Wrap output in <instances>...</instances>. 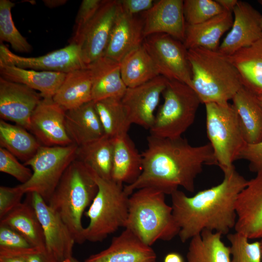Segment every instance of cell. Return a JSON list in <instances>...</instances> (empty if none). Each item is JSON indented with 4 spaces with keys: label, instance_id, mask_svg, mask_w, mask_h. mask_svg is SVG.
<instances>
[{
    "label": "cell",
    "instance_id": "obj_1",
    "mask_svg": "<svg viewBox=\"0 0 262 262\" xmlns=\"http://www.w3.org/2000/svg\"><path fill=\"white\" fill-rule=\"evenodd\" d=\"M147 147L142 153L143 168L138 179L124 185L130 196L144 187L157 189L171 195L182 187L193 193L195 180L204 165H217L210 143L193 146L183 138H168L149 135Z\"/></svg>",
    "mask_w": 262,
    "mask_h": 262
},
{
    "label": "cell",
    "instance_id": "obj_2",
    "mask_svg": "<svg viewBox=\"0 0 262 262\" xmlns=\"http://www.w3.org/2000/svg\"><path fill=\"white\" fill-rule=\"evenodd\" d=\"M222 171L223 180L216 186L199 191L192 196L179 190L171 195L172 213L180 229L178 235L182 243L204 229L225 235L234 228L237 199L248 180L234 165Z\"/></svg>",
    "mask_w": 262,
    "mask_h": 262
},
{
    "label": "cell",
    "instance_id": "obj_3",
    "mask_svg": "<svg viewBox=\"0 0 262 262\" xmlns=\"http://www.w3.org/2000/svg\"><path fill=\"white\" fill-rule=\"evenodd\" d=\"M192 88L201 103H229L243 87L239 74L227 56L197 48L188 49Z\"/></svg>",
    "mask_w": 262,
    "mask_h": 262
},
{
    "label": "cell",
    "instance_id": "obj_4",
    "mask_svg": "<svg viewBox=\"0 0 262 262\" xmlns=\"http://www.w3.org/2000/svg\"><path fill=\"white\" fill-rule=\"evenodd\" d=\"M98 191L91 169L74 160L67 168L48 202L70 231L75 243L85 241L82 218Z\"/></svg>",
    "mask_w": 262,
    "mask_h": 262
},
{
    "label": "cell",
    "instance_id": "obj_5",
    "mask_svg": "<svg viewBox=\"0 0 262 262\" xmlns=\"http://www.w3.org/2000/svg\"><path fill=\"white\" fill-rule=\"evenodd\" d=\"M165 196L154 188L144 187L135 190L129 197L124 228L149 246L158 240H172L180 230Z\"/></svg>",
    "mask_w": 262,
    "mask_h": 262
},
{
    "label": "cell",
    "instance_id": "obj_6",
    "mask_svg": "<svg viewBox=\"0 0 262 262\" xmlns=\"http://www.w3.org/2000/svg\"><path fill=\"white\" fill-rule=\"evenodd\" d=\"M92 172L98 191L84 213L89 223L84 228V236L85 241L98 242L103 241L120 228L125 227L130 196L125 192L124 185L101 178Z\"/></svg>",
    "mask_w": 262,
    "mask_h": 262
},
{
    "label": "cell",
    "instance_id": "obj_7",
    "mask_svg": "<svg viewBox=\"0 0 262 262\" xmlns=\"http://www.w3.org/2000/svg\"><path fill=\"white\" fill-rule=\"evenodd\" d=\"M162 95L164 101L155 115L150 135L181 137L193 124L201 101L193 88L177 80H168Z\"/></svg>",
    "mask_w": 262,
    "mask_h": 262
},
{
    "label": "cell",
    "instance_id": "obj_8",
    "mask_svg": "<svg viewBox=\"0 0 262 262\" xmlns=\"http://www.w3.org/2000/svg\"><path fill=\"white\" fill-rule=\"evenodd\" d=\"M208 139L218 166L222 170L233 166L246 144L238 116L232 104H205Z\"/></svg>",
    "mask_w": 262,
    "mask_h": 262
},
{
    "label": "cell",
    "instance_id": "obj_9",
    "mask_svg": "<svg viewBox=\"0 0 262 262\" xmlns=\"http://www.w3.org/2000/svg\"><path fill=\"white\" fill-rule=\"evenodd\" d=\"M78 147L74 144L65 146L41 145L36 153L23 163L30 166L31 178L19 184L25 194L36 193L48 203L64 172L76 158Z\"/></svg>",
    "mask_w": 262,
    "mask_h": 262
},
{
    "label": "cell",
    "instance_id": "obj_10",
    "mask_svg": "<svg viewBox=\"0 0 262 262\" xmlns=\"http://www.w3.org/2000/svg\"><path fill=\"white\" fill-rule=\"evenodd\" d=\"M143 45L157 66L160 75L177 80L192 88V72L188 49L183 42L165 33L145 38Z\"/></svg>",
    "mask_w": 262,
    "mask_h": 262
},
{
    "label": "cell",
    "instance_id": "obj_11",
    "mask_svg": "<svg viewBox=\"0 0 262 262\" xmlns=\"http://www.w3.org/2000/svg\"><path fill=\"white\" fill-rule=\"evenodd\" d=\"M118 8V0H104L94 16L69 41L80 47L86 66L104 55Z\"/></svg>",
    "mask_w": 262,
    "mask_h": 262
},
{
    "label": "cell",
    "instance_id": "obj_12",
    "mask_svg": "<svg viewBox=\"0 0 262 262\" xmlns=\"http://www.w3.org/2000/svg\"><path fill=\"white\" fill-rule=\"evenodd\" d=\"M0 64L35 70L67 73L85 68L80 47L69 43L67 46L37 57H23L12 52L5 45H0Z\"/></svg>",
    "mask_w": 262,
    "mask_h": 262
},
{
    "label": "cell",
    "instance_id": "obj_13",
    "mask_svg": "<svg viewBox=\"0 0 262 262\" xmlns=\"http://www.w3.org/2000/svg\"><path fill=\"white\" fill-rule=\"evenodd\" d=\"M41 225L46 249L58 262L72 257L75 240L60 217L37 193H28Z\"/></svg>",
    "mask_w": 262,
    "mask_h": 262
},
{
    "label": "cell",
    "instance_id": "obj_14",
    "mask_svg": "<svg viewBox=\"0 0 262 262\" xmlns=\"http://www.w3.org/2000/svg\"><path fill=\"white\" fill-rule=\"evenodd\" d=\"M168 81L160 75L140 85L127 88L121 102L131 124L148 130L152 127L154 112Z\"/></svg>",
    "mask_w": 262,
    "mask_h": 262
},
{
    "label": "cell",
    "instance_id": "obj_15",
    "mask_svg": "<svg viewBox=\"0 0 262 262\" xmlns=\"http://www.w3.org/2000/svg\"><path fill=\"white\" fill-rule=\"evenodd\" d=\"M42 96L23 84L0 77V117L30 130L32 115Z\"/></svg>",
    "mask_w": 262,
    "mask_h": 262
},
{
    "label": "cell",
    "instance_id": "obj_16",
    "mask_svg": "<svg viewBox=\"0 0 262 262\" xmlns=\"http://www.w3.org/2000/svg\"><path fill=\"white\" fill-rule=\"evenodd\" d=\"M66 111L52 98H44L34 109L29 131L42 146H65L73 144L65 125Z\"/></svg>",
    "mask_w": 262,
    "mask_h": 262
},
{
    "label": "cell",
    "instance_id": "obj_17",
    "mask_svg": "<svg viewBox=\"0 0 262 262\" xmlns=\"http://www.w3.org/2000/svg\"><path fill=\"white\" fill-rule=\"evenodd\" d=\"M232 14L233 21L231 30L217 50L227 56L250 46L262 34V15L249 3L238 0Z\"/></svg>",
    "mask_w": 262,
    "mask_h": 262
},
{
    "label": "cell",
    "instance_id": "obj_18",
    "mask_svg": "<svg viewBox=\"0 0 262 262\" xmlns=\"http://www.w3.org/2000/svg\"><path fill=\"white\" fill-rule=\"evenodd\" d=\"M234 229L249 239L262 238V171L248 181L236 203Z\"/></svg>",
    "mask_w": 262,
    "mask_h": 262
},
{
    "label": "cell",
    "instance_id": "obj_19",
    "mask_svg": "<svg viewBox=\"0 0 262 262\" xmlns=\"http://www.w3.org/2000/svg\"><path fill=\"white\" fill-rule=\"evenodd\" d=\"M183 4L182 0H160L142 13L145 38L165 33L183 42L186 28Z\"/></svg>",
    "mask_w": 262,
    "mask_h": 262
},
{
    "label": "cell",
    "instance_id": "obj_20",
    "mask_svg": "<svg viewBox=\"0 0 262 262\" xmlns=\"http://www.w3.org/2000/svg\"><path fill=\"white\" fill-rule=\"evenodd\" d=\"M144 39L142 18L126 13L119 5L104 55L120 63L130 52L142 45Z\"/></svg>",
    "mask_w": 262,
    "mask_h": 262
},
{
    "label": "cell",
    "instance_id": "obj_21",
    "mask_svg": "<svg viewBox=\"0 0 262 262\" xmlns=\"http://www.w3.org/2000/svg\"><path fill=\"white\" fill-rule=\"evenodd\" d=\"M156 258L151 246L125 228L113 238L107 248L91 255L84 262H156Z\"/></svg>",
    "mask_w": 262,
    "mask_h": 262
},
{
    "label": "cell",
    "instance_id": "obj_22",
    "mask_svg": "<svg viewBox=\"0 0 262 262\" xmlns=\"http://www.w3.org/2000/svg\"><path fill=\"white\" fill-rule=\"evenodd\" d=\"M92 81V100L121 99L127 87L121 75L119 62L104 55L87 66Z\"/></svg>",
    "mask_w": 262,
    "mask_h": 262
},
{
    "label": "cell",
    "instance_id": "obj_23",
    "mask_svg": "<svg viewBox=\"0 0 262 262\" xmlns=\"http://www.w3.org/2000/svg\"><path fill=\"white\" fill-rule=\"evenodd\" d=\"M65 125L68 136L78 147L98 140L104 135L93 101L66 111Z\"/></svg>",
    "mask_w": 262,
    "mask_h": 262
},
{
    "label": "cell",
    "instance_id": "obj_24",
    "mask_svg": "<svg viewBox=\"0 0 262 262\" xmlns=\"http://www.w3.org/2000/svg\"><path fill=\"white\" fill-rule=\"evenodd\" d=\"M233 21L232 13L224 11L197 24L186 23L183 43L187 49L201 48L217 51L221 37L231 28Z\"/></svg>",
    "mask_w": 262,
    "mask_h": 262
},
{
    "label": "cell",
    "instance_id": "obj_25",
    "mask_svg": "<svg viewBox=\"0 0 262 262\" xmlns=\"http://www.w3.org/2000/svg\"><path fill=\"white\" fill-rule=\"evenodd\" d=\"M111 180L123 185L134 183L140 176L143 158L128 134L114 138Z\"/></svg>",
    "mask_w": 262,
    "mask_h": 262
},
{
    "label": "cell",
    "instance_id": "obj_26",
    "mask_svg": "<svg viewBox=\"0 0 262 262\" xmlns=\"http://www.w3.org/2000/svg\"><path fill=\"white\" fill-rule=\"evenodd\" d=\"M237 69L243 86L262 96V34L250 46L228 56Z\"/></svg>",
    "mask_w": 262,
    "mask_h": 262
},
{
    "label": "cell",
    "instance_id": "obj_27",
    "mask_svg": "<svg viewBox=\"0 0 262 262\" xmlns=\"http://www.w3.org/2000/svg\"><path fill=\"white\" fill-rule=\"evenodd\" d=\"M0 77L9 81L25 85L38 92L44 98H52L66 73L38 71L0 64Z\"/></svg>",
    "mask_w": 262,
    "mask_h": 262
},
{
    "label": "cell",
    "instance_id": "obj_28",
    "mask_svg": "<svg viewBox=\"0 0 262 262\" xmlns=\"http://www.w3.org/2000/svg\"><path fill=\"white\" fill-rule=\"evenodd\" d=\"M52 99L65 111L92 101L91 77L87 68L66 73Z\"/></svg>",
    "mask_w": 262,
    "mask_h": 262
},
{
    "label": "cell",
    "instance_id": "obj_29",
    "mask_svg": "<svg viewBox=\"0 0 262 262\" xmlns=\"http://www.w3.org/2000/svg\"><path fill=\"white\" fill-rule=\"evenodd\" d=\"M245 141L257 143L262 140V107L255 95L244 87L232 99Z\"/></svg>",
    "mask_w": 262,
    "mask_h": 262
},
{
    "label": "cell",
    "instance_id": "obj_30",
    "mask_svg": "<svg viewBox=\"0 0 262 262\" xmlns=\"http://www.w3.org/2000/svg\"><path fill=\"white\" fill-rule=\"evenodd\" d=\"M0 223L14 229L34 247L46 249L43 229L30 197L0 219Z\"/></svg>",
    "mask_w": 262,
    "mask_h": 262
},
{
    "label": "cell",
    "instance_id": "obj_31",
    "mask_svg": "<svg viewBox=\"0 0 262 262\" xmlns=\"http://www.w3.org/2000/svg\"><path fill=\"white\" fill-rule=\"evenodd\" d=\"M222 234L207 229L190 239L187 262H231L230 246L221 240Z\"/></svg>",
    "mask_w": 262,
    "mask_h": 262
},
{
    "label": "cell",
    "instance_id": "obj_32",
    "mask_svg": "<svg viewBox=\"0 0 262 262\" xmlns=\"http://www.w3.org/2000/svg\"><path fill=\"white\" fill-rule=\"evenodd\" d=\"M120 64L121 77L127 88L140 85L160 75L143 44L127 54Z\"/></svg>",
    "mask_w": 262,
    "mask_h": 262
},
{
    "label": "cell",
    "instance_id": "obj_33",
    "mask_svg": "<svg viewBox=\"0 0 262 262\" xmlns=\"http://www.w3.org/2000/svg\"><path fill=\"white\" fill-rule=\"evenodd\" d=\"M114 138L104 135L99 139L78 147L76 159L97 175L111 180L114 152Z\"/></svg>",
    "mask_w": 262,
    "mask_h": 262
},
{
    "label": "cell",
    "instance_id": "obj_34",
    "mask_svg": "<svg viewBox=\"0 0 262 262\" xmlns=\"http://www.w3.org/2000/svg\"><path fill=\"white\" fill-rule=\"evenodd\" d=\"M41 144L27 130L0 120V147L24 163L31 159Z\"/></svg>",
    "mask_w": 262,
    "mask_h": 262
},
{
    "label": "cell",
    "instance_id": "obj_35",
    "mask_svg": "<svg viewBox=\"0 0 262 262\" xmlns=\"http://www.w3.org/2000/svg\"><path fill=\"white\" fill-rule=\"evenodd\" d=\"M104 134L111 138L128 134L131 125L121 99L110 98L94 102Z\"/></svg>",
    "mask_w": 262,
    "mask_h": 262
},
{
    "label": "cell",
    "instance_id": "obj_36",
    "mask_svg": "<svg viewBox=\"0 0 262 262\" xmlns=\"http://www.w3.org/2000/svg\"><path fill=\"white\" fill-rule=\"evenodd\" d=\"M15 3L9 0H0V40L9 43L16 51L29 53L32 47L16 27L11 14Z\"/></svg>",
    "mask_w": 262,
    "mask_h": 262
},
{
    "label": "cell",
    "instance_id": "obj_37",
    "mask_svg": "<svg viewBox=\"0 0 262 262\" xmlns=\"http://www.w3.org/2000/svg\"><path fill=\"white\" fill-rule=\"evenodd\" d=\"M227 237L230 243L231 262H262L259 241L250 243L247 237L236 231Z\"/></svg>",
    "mask_w": 262,
    "mask_h": 262
},
{
    "label": "cell",
    "instance_id": "obj_38",
    "mask_svg": "<svg viewBox=\"0 0 262 262\" xmlns=\"http://www.w3.org/2000/svg\"><path fill=\"white\" fill-rule=\"evenodd\" d=\"M186 23L195 25L203 22L225 11L213 0H185L183 4Z\"/></svg>",
    "mask_w": 262,
    "mask_h": 262
},
{
    "label": "cell",
    "instance_id": "obj_39",
    "mask_svg": "<svg viewBox=\"0 0 262 262\" xmlns=\"http://www.w3.org/2000/svg\"><path fill=\"white\" fill-rule=\"evenodd\" d=\"M0 171L10 175L23 184L27 182L33 175L32 170L22 164L14 155L0 147Z\"/></svg>",
    "mask_w": 262,
    "mask_h": 262
},
{
    "label": "cell",
    "instance_id": "obj_40",
    "mask_svg": "<svg viewBox=\"0 0 262 262\" xmlns=\"http://www.w3.org/2000/svg\"><path fill=\"white\" fill-rule=\"evenodd\" d=\"M33 247L20 233L0 223V252L17 253Z\"/></svg>",
    "mask_w": 262,
    "mask_h": 262
},
{
    "label": "cell",
    "instance_id": "obj_41",
    "mask_svg": "<svg viewBox=\"0 0 262 262\" xmlns=\"http://www.w3.org/2000/svg\"><path fill=\"white\" fill-rule=\"evenodd\" d=\"M25 193L19 185L0 187V219L20 204Z\"/></svg>",
    "mask_w": 262,
    "mask_h": 262
},
{
    "label": "cell",
    "instance_id": "obj_42",
    "mask_svg": "<svg viewBox=\"0 0 262 262\" xmlns=\"http://www.w3.org/2000/svg\"><path fill=\"white\" fill-rule=\"evenodd\" d=\"M104 0H83L78 10L72 37L78 35L97 13Z\"/></svg>",
    "mask_w": 262,
    "mask_h": 262
},
{
    "label": "cell",
    "instance_id": "obj_43",
    "mask_svg": "<svg viewBox=\"0 0 262 262\" xmlns=\"http://www.w3.org/2000/svg\"><path fill=\"white\" fill-rule=\"evenodd\" d=\"M249 162L251 171L256 173L262 171V140L254 144L246 143L240 152L237 160Z\"/></svg>",
    "mask_w": 262,
    "mask_h": 262
},
{
    "label": "cell",
    "instance_id": "obj_44",
    "mask_svg": "<svg viewBox=\"0 0 262 262\" xmlns=\"http://www.w3.org/2000/svg\"><path fill=\"white\" fill-rule=\"evenodd\" d=\"M118 1L121 10L132 16L148 10L154 3L153 0H121Z\"/></svg>",
    "mask_w": 262,
    "mask_h": 262
},
{
    "label": "cell",
    "instance_id": "obj_45",
    "mask_svg": "<svg viewBox=\"0 0 262 262\" xmlns=\"http://www.w3.org/2000/svg\"><path fill=\"white\" fill-rule=\"evenodd\" d=\"M25 262H58L46 249L32 248L20 254Z\"/></svg>",
    "mask_w": 262,
    "mask_h": 262
},
{
    "label": "cell",
    "instance_id": "obj_46",
    "mask_svg": "<svg viewBox=\"0 0 262 262\" xmlns=\"http://www.w3.org/2000/svg\"><path fill=\"white\" fill-rule=\"evenodd\" d=\"M216 1L225 11L232 13L238 2L237 0H216Z\"/></svg>",
    "mask_w": 262,
    "mask_h": 262
},
{
    "label": "cell",
    "instance_id": "obj_47",
    "mask_svg": "<svg viewBox=\"0 0 262 262\" xmlns=\"http://www.w3.org/2000/svg\"><path fill=\"white\" fill-rule=\"evenodd\" d=\"M0 262H25L20 255H0Z\"/></svg>",
    "mask_w": 262,
    "mask_h": 262
},
{
    "label": "cell",
    "instance_id": "obj_48",
    "mask_svg": "<svg viewBox=\"0 0 262 262\" xmlns=\"http://www.w3.org/2000/svg\"><path fill=\"white\" fill-rule=\"evenodd\" d=\"M164 262H184V260L179 253L172 252L165 255Z\"/></svg>",
    "mask_w": 262,
    "mask_h": 262
},
{
    "label": "cell",
    "instance_id": "obj_49",
    "mask_svg": "<svg viewBox=\"0 0 262 262\" xmlns=\"http://www.w3.org/2000/svg\"><path fill=\"white\" fill-rule=\"evenodd\" d=\"M45 5L49 8H54L65 4L67 0H43Z\"/></svg>",
    "mask_w": 262,
    "mask_h": 262
},
{
    "label": "cell",
    "instance_id": "obj_50",
    "mask_svg": "<svg viewBox=\"0 0 262 262\" xmlns=\"http://www.w3.org/2000/svg\"><path fill=\"white\" fill-rule=\"evenodd\" d=\"M257 98L262 107V96H256Z\"/></svg>",
    "mask_w": 262,
    "mask_h": 262
},
{
    "label": "cell",
    "instance_id": "obj_51",
    "mask_svg": "<svg viewBox=\"0 0 262 262\" xmlns=\"http://www.w3.org/2000/svg\"><path fill=\"white\" fill-rule=\"evenodd\" d=\"M70 262H81L79 261L77 259L73 258V257L70 259Z\"/></svg>",
    "mask_w": 262,
    "mask_h": 262
},
{
    "label": "cell",
    "instance_id": "obj_52",
    "mask_svg": "<svg viewBox=\"0 0 262 262\" xmlns=\"http://www.w3.org/2000/svg\"><path fill=\"white\" fill-rule=\"evenodd\" d=\"M261 246V253H262V238L261 239V240L259 241Z\"/></svg>",
    "mask_w": 262,
    "mask_h": 262
},
{
    "label": "cell",
    "instance_id": "obj_53",
    "mask_svg": "<svg viewBox=\"0 0 262 262\" xmlns=\"http://www.w3.org/2000/svg\"><path fill=\"white\" fill-rule=\"evenodd\" d=\"M258 2L261 5L262 7V0H258ZM261 26H262V16Z\"/></svg>",
    "mask_w": 262,
    "mask_h": 262
},
{
    "label": "cell",
    "instance_id": "obj_54",
    "mask_svg": "<svg viewBox=\"0 0 262 262\" xmlns=\"http://www.w3.org/2000/svg\"><path fill=\"white\" fill-rule=\"evenodd\" d=\"M62 262H70V259H66V260H65L63 261Z\"/></svg>",
    "mask_w": 262,
    "mask_h": 262
}]
</instances>
